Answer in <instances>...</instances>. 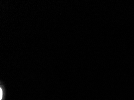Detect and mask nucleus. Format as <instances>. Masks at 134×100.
<instances>
[{"label":"nucleus","instance_id":"obj_1","mask_svg":"<svg viewBox=\"0 0 134 100\" xmlns=\"http://www.w3.org/2000/svg\"><path fill=\"white\" fill-rule=\"evenodd\" d=\"M6 95V89L4 85L1 82L0 85V100H5Z\"/></svg>","mask_w":134,"mask_h":100}]
</instances>
